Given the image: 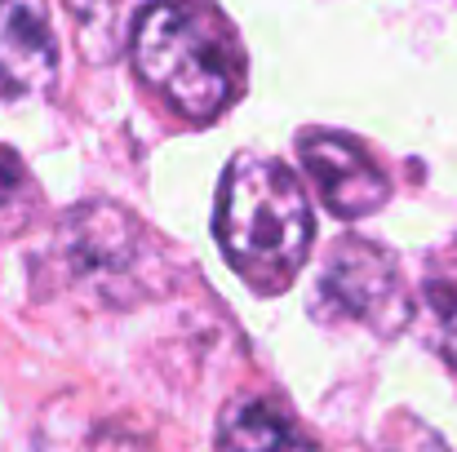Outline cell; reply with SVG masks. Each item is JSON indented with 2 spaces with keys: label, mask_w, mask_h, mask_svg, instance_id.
I'll use <instances>...</instances> for the list:
<instances>
[{
  "label": "cell",
  "mask_w": 457,
  "mask_h": 452,
  "mask_svg": "<svg viewBox=\"0 0 457 452\" xmlns=\"http://www.w3.org/2000/svg\"><path fill=\"white\" fill-rule=\"evenodd\" d=\"M129 53L143 85L191 125H213L245 89V45L209 0L143 4Z\"/></svg>",
  "instance_id": "obj_1"
},
{
  "label": "cell",
  "mask_w": 457,
  "mask_h": 452,
  "mask_svg": "<svg viewBox=\"0 0 457 452\" xmlns=\"http://www.w3.org/2000/svg\"><path fill=\"white\" fill-rule=\"evenodd\" d=\"M213 231L222 258L249 289L280 293L311 258L315 218L298 173L267 155H236L218 186Z\"/></svg>",
  "instance_id": "obj_2"
},
{
  "label": "cell",
  "mask_w": 457,
  "mask_h": 452,
  "mask_svg": "<svg viewBox=\"0 0 457 452\" xmlns=\"http://www.w3.org/2000/svg\"><path fill=\"white\" fill-rule=\"evenodd\" d=\"M54 258L62 267V280L98 293V301H116V306L155 293L160 262H164V253L143 231V222L107 200L76 204L62 218Z\"/></svg>",
  "instance_id": "obj_3"
},
{
  "label": "cell",
  "mask_w": 457,
  "mask_h": 452,
  "mask_svg": "<svg viewBox=\"0 0 457 452\" xmlns=\"http://www.w3.org/2000/svg\"><path fill=\"white\" fill-rule=\"evenodd\" d=\"M311 310L328 324L337 319L360 324L378 337H395L413 319V289L391 249L360 235H342L320 267Z\"/></svg>",
  "instance_id": "obj_4"
},
{
  "label": "cell",
  "mask_w": 457,
  "mask_h": 452,
  "mask_svg": "<svg viewBox=\"0 0 457 452\" xmlns=\"http://www.w3.org/2000/svg\"><path fill=\"white\" fill-rule=\"evenodd\" d=\"M298 155L315 182L320 204L333 218H369L391 200V177L373 160V151L351 134L337 129H303L298 134Z\"/></svg>",
  "instance_id": "obj_5"
},
{
  "label": "cell",
  "mask_w": 457,
  "mask_h": 452,
  "mask_svg": "<svg viewBox=\"0 0 457 452\" xmlns=\"http://www.w3.org/2000/svg\"><path fill=\"white\" fill-rule=\"evenodd\" d=\"M58 76V40L45 0H0V107L45 94Z\"/></svg>",
  "instance_id": "obj_6"
},
{
  "label": "cell",
  "mask_w": 457,
  "mask_h": 452,
  "mask_svg": "<svg viewBox=\"0 0 457 452\" xmlns=\"http://www.w3.org/2000/svg\"><path fill=\"white\" fill-rule=\"evenodd\" d=\"M218 452H324L276 399H231L218 417Z\"/></svg>",
  "instance_id": "obj_7"
},
{
  "label": "cell",
  "mask_w": 457,
  "mask_h": 452,
  "mask_svg": "<svg viewBox=\"0 0 457 452\" xmlns=\"http://www.w3.org/2000/svg\"><path fill=\"white\" fill-rule=\"evenodd\" d=\"M422 301H427V315L436 324V346H440L445 364L457 368V240H449L445 249H436L427 258Z\"/></svg>",
  "instance_id": "obj_8"
},
{
  "label": "cell",
  "mask_w": 457,
  "mask_h": 452,
  "mask_svg": "<svg viewBox=\"0 0 457 452\" xmlns=\"http://www.w3.org/2000/svg\"><path fill=\"white\" fill-rule=\"evenodd\" d=\"M40 186L27 173L22 155L13 147H0V240L22 235L40 218Z\"/></svg>",
  "instance_id": "obj_9"
},
{
  "label": "cell",
  "mask_w": 457,
  "mask_h": 452,
  "mask_svg": "<svg viewBox=\"0 0 457 452\" xmlns=\"http://www.w3.org/2000/svg\"><path fill=\"white\" fill-rule=\"evenodd\" d=\"M378 452H449V444L418 417L409 413H395L386 426H382V440H378Z\"/></svg>",
  "instance_id": "obj_10"
},
{
  "label": "cell",
  "mask_w": 457,
  "mask_h": 452,
  "mask_svg": "<svg viewBox=\"0 0 457 452\" xmlns=\"http://www.w3.org/2000/svg\"><path fill=\"white\" fill-rule=\"evenodd\" d=\"M67 9H71V18L80 22V36H85V49H89L94 31H98V36H112L120 0H67Z\"/></svg>",
  "instance_id": "obj_11"
}]
</instances>
